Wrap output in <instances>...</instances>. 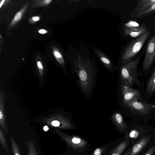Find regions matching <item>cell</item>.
<instances>
[{
    "instance_id": "7c38bea8",
    "label": "cell",
    "mask_w": 155,
    "mask_h": 155,
    "mask_svg": "<svg viewBox=\"0 0 155 155\" xmlns=\"http://www.w3.org/2000/svg\"><path fill=\"white\" fill-rule=\"evenodd\" d=\"M143 131H140L139 130L132 129L127 133L126 137L132 141V143L134 144L140 139L143 137L144 134Z\"/></svg>"
},
{
    "instance_id": "4fadbf2b",
    "label": "cell",
    "mask_w": 155,
    "mask_h": 155,
    "mask_svg": "<svg viewBox=\"0 0 155 155\" xmlns=\"http://www.w3.org/2000/svg\"><path fill=\"white\" fill-rule=\"evenodd\" d=\"M146 86V91L147 94L151 95L155 92V67Z\"/></svg>"
},
{
    "instance_id": "7402d4cb",
    "label": "cell",
    "mask_w": 155,
    "mask_h": 155,
    "mask_svg": "<svg viewBox=\"0 0 155 155\" xmlns=\"http://www.w3.org/2000/svg\"><path fill=\"white\" fill-rule=\"evenodd\" d=\"M155 150V147L153 146L150 147L143 155H153Z\"/></svg>"
},
{
    "instance_id": "5bb4252c",
    "label": "cell",
    "mask_w": 155,
    "mask_h": 155,
    "mask_svg": "<svg viewBox=\"0 0 155 155\" xmlns=\"http://www.w3.org/2000/svg\"><path fill=\"white\" fill-rule=\"evenodd\" d=\"M2 101L0 98V125L3 131L5 136H6L8 133V127L4 115L3 101Z\"/></svg>"
},
{
    "instance_id": "277c9868",
    "label": "cell",
    "mask_w": 155,
    "mask_h": 155,
    "mask_svg": "<svg viewBox=\"0 0 155 155\" xmlns=\"http://www.w3.org/2000/svg\"><path fill=\"white\" fill-rule=\"evenodd\" d=\"M155 59V33L149 41L143 63V70H148Z\"/></svg>"
},
{
    "instance_id": "2e32d148",
    "label": "cell",
    "mask_w": 155,
    "mask_h": 155,
    "mask_svg": "<svg viewBox=\"0 0 155 155\" xmlns=\"http://www.w3.org/2000/svg\"><path fill=\"white\" fill-rule=\"evenodd\" d=\"M26 144L28 148V155H38L35 144L32 140L27 141Z\"/></svg>"
},
{
    "instance_id": "4316f807",
    "label": "cell",
    "mask_w": 155,
    "mask_h": 155,
    "mask_svg": "<svg viewBox=\"0 0 155 155\" xmlns=\"http://www.w3.org/2000/svg\"><path fill=\"white\" fill-rule=\"evenodd\" d=\"M131 149L132 147L130 148L127 152L124 153V154L121 155H129L130 153L131 152Z\"/></svg>"
},
{
    "instance_id": "ffe728a7",
    "label": "cell",
    "mask_w": 155,
    "mask_h": 155,
    "mask_svg": "<svg viewBox=\"0 0 155 155\" xmlns=\"http://www.w3.org/2000/svg\"><path fill=\"white\" fill-rule=\"evenodd\" d=\"M107 148V147H102L95 149L91 155H103Z\"/></svg>"
},
{
    "instance_id": "603a6c76",
    "label": "cell",
    "mask_w": 155,
    "mask_h": 155,
    "mask_svg": "<svg viewBox=\"0 0 155 155\" xmlns=\"http://www.w3.org/2000/svg\"><path fill=\"white\" fill-rule=\"evenodd\" d=\"M21 17V12H19L17 13L15 15L14 19L15 20L18 21L19 20Z\"/></svg>"
},
{
    "instance_id": "cb8c5ba5",
    "label": "cell",
    "mask_w": 155,
    "mask_h": 155,
    "mask_svg": "<svg viewBox=\"0 0 155 155\" xmlns=\"http://www.w3.org/2000/svg\"><path fill=\"white\" fill-rule=\"evenodd\" d=\"M54 54L55 57L58 58H61L62 56L61 54L58 52L55 51L54 52Z\"/></svg>"
},
{
    "instance_id": "5b68a950",
    "label": "cell",
    "mask_w": 155,
    "mask_h": 155,
    "mask_svg": "<svg viewBox=\"0 0 155 155\" xmlns=\"http://www.w3.org/2000/svg\"><path fill=\"white\" fill-rule=\"evenodd\" d=\"M121 89L123 101L126 106L134 100L139 101L141 99L140 94L137 90L123 84Z\"/></svg>"
},
{
    "instance_id": "7a4b0ae2",
    "label": "cell",
    "mask_w": 155,
    "mask_h": 155,
    "mask_svg": "<svg viewBox=\"0 0 155 155\" xmlns=\"http://www.w3.org/2000/svg\"><path fill=\"white\" fill-rule=\"evenodd\" d=\"M150 33L148 30L145 33L133 40L129 43L123 54L122 59L127 62L130 61L141 50Z\"/></svg>"
},
{
    "instance_id": "83f0119b",
    "label": "cell",
    "mask_w": 155,
    "mask_h": 155,
    "mask_svg": "<svg viewBox=\"0 0 155 155\" xmlns=\"http://www.w3.org/2000/svg\"><path fill=\"white\" fill-rule=\"evenodd\" d=\"M38 32L41 34H44L47 32V31L44 29H41L38 31Z\"/></svg>"
},
{
    "instance_id": "44dd1931",
    "label": "cell",
    "mask_w": 155,
    "mask_h": 155,
    "mask_svg": "<svg viewBox=\"0 0 155 155\" xmlns=\"http://www.w3.org/2000/svg\"><path fill=\"white\" fill-rule=\"evenodd\" d=\"M101 61L104 63L109 68H111L110 62V61L107 58L104 57H102L101 58Z\"/></svg>"
},
{
    "instance_id": "52a82bcc",
    "label": "cell",
    "mask_w": 155,
    "mask_h": 155,
    "mask_svg": "<svg viewBox=\"0 0 155 155\" xmlns=\"http://www.w3.org/2000/svg\"><path fill=\"white\" fill-rule=\"evenodd\" d=\"M151 136H144L134 144L129 155H138L148 144Z\"/></svg>"
},
{
    "instance_id": "ba28073f",
    "label": "cell",
    "mask_w": 155,
    "mask_h": 155,
    "mask_svg": "<svg viewBox=\"0 0 155 155\" xmlns=\"http://www.w3.org/2000/svg\"><path fill=\"white\" fill-rule=\"evenodd\" d=\"M148 31L147 28L145 24H142L137 28L132 29L126 28L125 31V34L133 38L137 37L142 35Z\"/></svg>"
},
{
    "instance_id": "1f68e13d",
    "label": "cell",
    "mask_w": 155,
    "mask_h": 155,
    "mask_svg": "<svg viewBox=\"0 0 155 155\" xmlns=\"http://www.w3.org/2000/svg\"><path fill=\"white\" fill-rule=\"evenodd\" d=\"M23 60H25V59L24 58H23Z\"/></svg>"
},
{
    "instance_id": "484cf974",
    "label": "cell",
    "mask_w": 155,
    "mask_h": 155,
    "mask_svg": "<svg viewBox=\"0 0 155 155\" xmlns=\"http://www.w3.org/2000/svg\"><path fill=\"white\" fill-rule=\"evenodd\" d=\"M40 18L38 16H34L32 18V19L35 21H37L39 20Z\"/></svg>"
},
{
    "instance_id": "f546056e",
    "label": "cell",
    "mask_w": 155,
    "mask_h": 155,
    "mask_svg": "<svg viewBox=\"0 0 155 155\" xmlns=\"http://www.w3.org/2000/svg\"><path fill=\"white\" fill-rule=\"evenodd\" d=\"M5 0H2L1 1L0 4V8H1V7L2 5L4 3V2H5Z\"/></svg>"
},
{
    "instance_id": "9a60e30c",
    "label": "cell",
    "mask_w": 155,
    "mask_h": 155,
    "mask_svg": "<svg viewBox=\"0 0 155 155\" xmlns=\"http://www.w3.org/2000/svg\"><path fill=\"white\" fill-rule=\"evenodd\" d=\"M155 12V2L146 9L134 15V18H139L152 14Z\"/></svg>"
},
{
    "instance_id": "e0dca14e",
    "label": "cell",
    "mask_w": 155,
    "mask_h": 155,
    "mask_svg": "<svg viewBox=\"0 0 155 155\" xmlns=\"http://www.w3.org/2000/svg\"><path fill=\"white\" fill-rule=\"evenodd\" d=\"M10 141L13 155H21L18 145L12 136L10 137Z\"/></svg>"
},
{
    "instance_id": "30bf717a",
    "label": "cell",
    "mask_w": 155,
    "mask_h": 155,
    "mask_svg": "<svg viewBox=\"0 0 155 155\" xmlns=\"http://www.w3.org/2000/svg\"><path fill=\"white\" fill-rule=\"evenodd\" d=\"M129 142V139L126 137L124 141L114 147L107 155H120L128 146Z\"/></svg>"
},
{
    "instance_id": "8992f818",
    "label": "cell",
    "mask_w": 155,
    "mask_h": 155,
    "mask_svg": "<svg viewBox=\"0 0 155 155\" xmlns=\"http://www.w3.org/2000/svg\"><path fill=\"white\" fill-rule=\"evenodd\" d=\"M127 106L138 114L145 116L149 114L153 108L152 104L148 103L145 101H139L138 100L132 101Z\"/></svg>"
},
{
    "instance_id": "3957f363",
    "label": "cell",
    "mask_w": 155,
    "mask_h": 155,
    "mask_svg": "<svg viewBox=\"0 0 155 155\" xmlns=\"http://www.w3.org/2000/svg\"><path fill=\"white\" fill-rule=\"evenodd\" d=\"M56 134L72 149L78 152H82L86 150L88 143L80 137L71 135L59 130H55Z\"/></svg>"
},
{
    "instance_id": "f1b7e54d",
    "label": "cell",
    "mask_w": 155,
    "mask_h": 155,
    "mask_svg": "<svg viewBox=\"0 0 155 155\" xmlns=\"http://www.w3.org/2000/svg\"><path fill=\"white\" fill-rule=\"evenodd\" d=\"M51 0H44L46 4H48L50 3L51 2Z\"/></svg>"
},
{
    "instance_id": "6da1fadb",
    "label": "cell",
    "mask_w": 155,
    "mask_h": 155,
    "mask_svg": "<svg viewBox=\"0 0 155 155\" xmlns=\"http://www.w3.org/2000/svg\"><path fill=\"white\" fill-rule=\"evenodd\" d=\"M140 58L130 61L121 69L120 77L122 84L131 87L134 84L140 85L137 69Z\"/></svg>"
},
{
    "instance_id": "ac0fdd59",
    "label": "cell",
    "mask_w": 155,
    "mask_h": 155,
    "mask_svg": "<svg viewBox=\"0 0 155 155\" xmlns=\"http://www.w3.org/2000/svg\"><path fill=\"white\" fill-rule=\"evenodd\" d=\"M0 142L4 150L8 152L9 149L6 140L1 128H0Z\"/></svg>"
},
{
    "instance_id": "d6986e66",
    "label": "cell",
    "mask_w": 155,
    "mask_h": 155,
    "mask_svg": "<svg viewBox=\"0 0 155 155\" xmlns=\"http://www.w3.org/2000/svg\"><path fill=\"white\" fill-rule=\"evenodd\" d=\"M127 29H132L139 27L140 25L135 20H130L124 25Z\"/></svg>"
},
{
    "instance_id": "d4e9b609",
    "label": "cell",
    "mask_w": 155,
    "mask_h": 155,
    "mask_svg": "<svg viewBox=\"0 0 155 155\" xmlns=\"http://www.w3.org/2000/svg\"><path fill=\"white\" fill-rule=\"evenodd\" d=\"M37 66L39 69L42 70L43 69V67L40 61H38L37 62Z\"/></svg>"
},
{
    "instance_id": "9c48e42d",
    "label": "cell",
    "mask_w": 155,
    "mask_h": 155,
    "mask_svg": "<svg viewBox=\"0 0 155 155\" xmlns=\"http://www.w3.org/2000/svg\"><path fill=\"white\" fill-rule=\"evenodd\" d=\"M111 118L116 126L120 131H124L126 130L127 126L120 114L118 113H114L111 116Z\"/></svg>"
},
{
    "instance_id": "4dcf8cb0",
    "label": "cell",
    "mask_w": 155,
    "mask_h": 155,
    "mask_svg": "<svg viewBox=\"0 0 155 155\" xmlns=\"http://www.w3.org/2000/svg\"><path fill=\"white\" fill-rule=\"evenodd\" d=\"M0 155H2L1 153H0Z\"/></svg>"
},
{
    "instance_id": "8fae6325",
    "label": "cell",
    "mask_w": 155,
    "mask_h": 155,
    "mask_svg": "<svg viewBox=\"0 0 155 155\" xmlns=\"http://www.w3.org/2000/svg\"><path fill=\"white\" fill-rule=\"evenodd\" d=\"M154 2H155V0L139 1L137 5L134 9V13L135 15L143 11Z\"/></svg>"
}]
</instances>
